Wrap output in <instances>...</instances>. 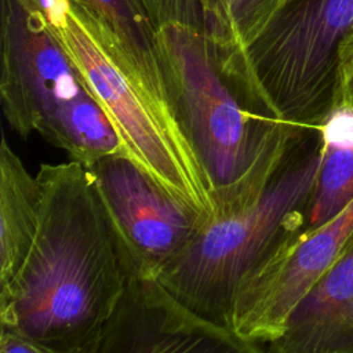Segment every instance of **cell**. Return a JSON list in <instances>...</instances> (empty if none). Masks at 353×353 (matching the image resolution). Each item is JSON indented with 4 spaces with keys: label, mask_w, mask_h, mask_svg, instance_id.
Returning <instances> with one entry per match:
<instances>
[{
    "label": "cell",
    "mask_w": 353,
    "mask_h": 353,
    "mask_svg": "<svg viewBox=\"0 0 353 353\" xmlns=\"http://www.w3.org/2000/svg\"><path fill=\"white\" fill-rule=\"evenodd\" d=\"M39 230L12 283L0 325L55 350L94 353L127 283V259L88 170L41 164Z\"/></svg>",
    "instance_id": "cell-1"
},
{
    "label": "cell",
    "mask_w": 353,
    "mask_h": 353,
    "mask_svg": "<svg viewBox=\"0 0 353 353\" xmlns=\"http://www.w3.org/2000/svg\"><path fill=\"white\" fill-rule=\"evenodd\" d=\"M159 48L174 114L210 182L218 215L270 172L301 125L279 119L250 94L204 32L161 26Z\"/></svg>",
    "instance_id": "cell-2"
},
{
    "label": "cell",
    "mask_w": 353,
    "mask_h": 353,
    "mask_svg": "<svg viewBox=\"0 0 353 353\" xmlns=\"http://www.w3.org/2000/svg\"><path fill=\"white\" fill-rule=\"evenodd\" d=\"M321 149L320 130L301 127L273 170L205 222L157 281L188 309L232 328L241 281L306 233Z\"/></svg>",
    "instance_id": "cell-3"
},
{
    "label": "cell",
    "mask_w": 353,
    "mask_h": 353,
    "mask_svg": "<svg viewBox=\"0 0 353 353\" xmlns=\"http://www.w3.org/2000/svg\"><path fill=\"white\" fill-rule=\"evenodd\" d=\"M48 26L101 105L124 153L159 185L208 221L210 182L174 112L141 83L112 34L73 0H40Z\"/></svg>",
    "instance_id": "cell-4"
},
{
    "label": "cell",
    "mask_w": 353,
    "mask_h": 353,
    "mask_svg": "<svg viewBox=\"0 0 353 353\" xmlns=\"http://www.w3.org/2000/svg\"><path fill=\"white\" fill-rule=\"evenodd\" d=\"M0 98L18 135L36 131L84 167L124 152L112 121L50 29L40 0H1Z\"/></svg>",
    "instance_id": "cell-5"
},
{
    "label": "cell",
    "mask_w": 353,
    "mask_h": 353,
    "mask_svg": "<svg viewBox=\"0 0 353 353\" xmlns=\"http://www.w3.org/2000/svg\"><path fill=\"white\" fill-rule=\"evenodd\" d=\"M352 32L353 0H287L226 61L274 116L317 128L335 106L339 47Z\"/></svg>",
    "instance_id": "cell-6"
},
{
    "label": "cell",
    "mask_w": 353,
    "mask_h": 353,
    "mask_svg": "<svg viewBox=\"0 0 353 353\" xmlns=\"http://www.w3.org/2000/svg\"><path fill=\"white\" fill-rule=\"evenodd\" d=\"M131 268L157 279L208 219L124 152L85 167Z\"/></svg>",
    "instance_id": "cell-7"
},
{
    "label": "cell",
    "mask_w": 353,
    "mask_h": 353,
    "mask_svg": "<svg viewBox=\"0 0 353 353\" xmlns=\"http://www.w3.org/2000/svg\"><path fill=\"white\" fill-rule=\"evenodd\" d=\"M353 237V200L334 218L281 248L239 285L232 330L263 346L277 339L285 323L319 277Z\"/></svg>",
    "instance_id": "cell-8"
},
{
    "label": "cell",
    "mask_w": 353,
    "mask_h": 353,
    "mask_svg": "<svg viewBox=\"0 0 353 353\" xmlns=\"http://www.w3.org/2000/svg\"><path fill=\"white\" fill-rule=\"evenodd\" d=\"M127 269L125 288L94 353H265L183 306L157 279L128 262Z\"/></svg>",
    "instance_id": "cell-9"
},
{
    "label": "cell",
    "mask_w": 353,
    "mask_h": 353,
    "mask_svg": "<svg viewBox=\"0 0 353 353\" xmlns=\"http://www.w3.org/2000/svg\"><path fill=\"white\" fill-rule=\"evenodd\" d=\"M265 353H353V237L291 312Z\"/></svg>",
    "instance_id": "cell-10"
},
{
    "label": "cell",
    "mask_w": 353,
    "mask_h": 353,
    "mask_svg": "<svg viewBox=\"0 0 353 353\" xmlns=\"http://www.w3.org/2000/svg\"><path fill=\"white\" fill-rule=\"evenodd\" d=\"M41 185L30 175L6 137L0 145V290L22 269L37 234Z\"/></svg>",
    "instance_id": "cell-11"
},
{
    "label": "cell",
    "mask_w": 353,
    "mask_h": 353,
    "mask_svg": "<svg viewBox=\"0 0 353 353\" xmlns=\"http://www.w3.org/2000/svg\"><path fill=\"white\" fill-rule=\"evenodd\" d=\"M73 1L112 34L117 48L145 88L172 110L159 48V26L145 0Z\"/></svg>",
    "instance_id": "cell-12"
},
{
    "label": "cell",
    "mask_w": 353,
    "mask_h": 353,
    "mask_svg": "<svg viewBox=\"0 0 353 353\" xmlns=\"http://www.w3.org/2000/svg\"><path fill=\"white\" fill-rule=\"evenodd\" d=\"M352 200L353 142L341 143L323 139L321 159L316 175L306 232L316 229L334 218Z\"/></svg>",
    "instance_id": "cell-13"
},
{
    "label": "cell",
    "mask_w": 353,
    "mask_h": 353,
    "mask_svg": "<svg viewBox=\"0 0 353 353\" xmlns=\"http://www.w3.org/2000/svg\"><path fill=\"white\" fill-rule=\"evenodd\" d=\"M159 28L179 23L208 34L219 47L230 50V37L219 0H145Z\"/></svg>",
    "instance_id": "cell-14"
},
{
    "label": "cell",
    "mask_w": 353,
    "mask_h": 353,
    "mask_svg": "<svg viewBox=\"0 0 353 353\" xmlns=\"http://www.w3.org/2000/svg\"><path fill=\"white\" fill-rule=\"evenodd\" d=\"M234 52L250 44L269 22L281 0H219Z\"/></svg>",
    "instance_id": "cell-15"
},
{
    "label": "cell",
    "mask_w": 353,
    "mask_h": 353,
    "mask_svg": "<svg viewBox=\"0 0 353 353\" xmlns=\"http://www.w3.org/2000/svg\"><path fill=\"white\" fill-rule=\"evenodd\" d=\"M338 55V85L335 106L345 105L353 108V44H342L339 47Z\"/></svg>",
    "instance_id": "cell-16"
},
{
    "label": "cell",
    "mask_w": 353,
    "mask_h": 353,
    "mask_svg": "<svg viewBox=\"0 0 353 353\" xmlns=\"http://www.w3.org/2000/svg\"><path fill=\"white\" fill-rule=\"evenodd\" d=\"M0 353H57L55 350L19 334L18 331L0 325Z\"/></svg>",
    "instance_id": "cell-17"
},
{
    "label": "cell",
    "mask_w": 353,
    "mask_h": 353,
    "mask_svg": "<svg viewBox=\"0 0 353 353\" xmlns=\"http://www.w3.org/2000/svg\"><path fill=\"white\" fill-rule=\"evenodd\" d=\"M342 44H353V32L345 39V41H343ZM342 44H341V46H342Z\"/></svg>",
    "instance_id": "cell-18"
},
{
    "label": "cell",
    "mask_w": 353,
    "mask_h": 353,
    "mask_svg": "<svg viewBox=\"0 0 353 353\" xmlns=\"http://www.w3.org/2000/svg\"><path fill=\"white\" fill-rule=\"evenodd\" d=\"M285 1H287V0H281V4H283V3H285ZM281 4H280V6H281Z\"/></svg>",
    "instance_id": "cell-19"
}]
</instances>
